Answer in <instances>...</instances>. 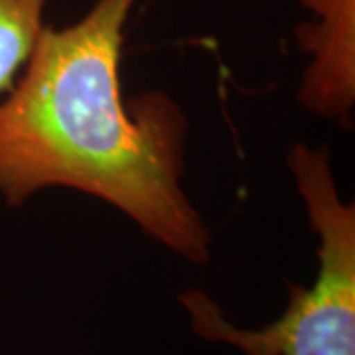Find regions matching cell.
Masks as SVG:
<instances>
[{"label":"cell","mask_w":355,"mask_h":355,"mask_svg":"<svg viewBox=\"0 0 355 355\" xmlns=\"http://www.w3.org/2000/svg\"><path fill=\"white\" fill-rule=\"evenodd\" d=\"M135 4L97 0L73 24L44 26L0 97V193L12 205L46 188L87 193L203 265L211 235L182 188L188 121L164 93L127 99L121 85Z\"/></svg>","instance_id":"6da1fadb"},{"label":"cell","mask_w":355,"mask_h":355,"mask_svg":"<svg viewBox=\"0 0 355 355\" xmlns=\"http://www.w3.org/2000/svg\"><path fill=\"white\" fill-rule=\"evenodd\" d=\"M288 168L320 239L314 284L291 286L282 316L259 330L231 324L202 291H186L180 302L198 336L235 345L245 355H355L354 203L342 202L326 148L296 144Z\"/></svg>","instance_id":"7a4b0ae2"},{"label":"cell","mask_w":355,"mask_h":355,"mask_svg":"<svg viewBox=\"0 0 355 355\" xmlns=\"http://www.w3.org/2000/svg\"><path fill=\"white\" fill-rule=\"evenodd\" d=\"M314 22L298 28L300 48L312 55L300 101L320 116L347 123L355 103V0H298Z\"/></svg>","instance_id":"3957f363"},{"label":"cell","mask_w":355,"mask_h":355,"mask_svg":"<svg viewBox=\"0 0 355 355\" xmlns=\"http://www.w3.org/2000/svg\"><path fill=\"white\" fill-rule=\"evenodd\" d=\"M50 0H0V97L8 93L44 30Z\"/></svg>","instance_id":"277c9868"}]
</instances>
